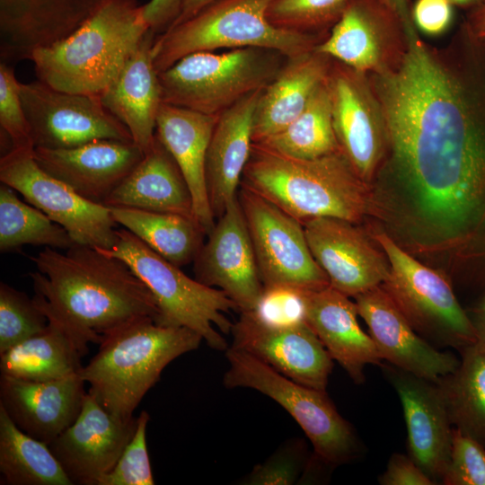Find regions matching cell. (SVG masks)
Wrapping results in <instances>:
<instances>
[{"label": "cell", "instance_id": "1", "mask_svg": "<svg viewBox=\"0 0 485 485\" xmlns=\"http://www.w3.org/2000/svg\"><path fill=\"white\" fill-rule=\"evenodd\" d=\"M403 48L389 68L366 75L387 132L394 182L390 209L415 244L454 246L485 224V62L453 64L400 12Z\"/></svg>", "mask_w": 485, "mask_h": 485}, {"label": "cell", "instance_id": "2", "mask_svg": "<svg viewBox=\"0 0 485 485\" xmlns=\"http://www.w3.org/2000/svg\"><path fill=\"white\" fill-rule=\"evenodd\" d=\"M31 259L34 300L66 327L84 356L88 343L100 345L114 329L159 317L155 298L130 267L96 248L75 243L62 253L46 247Z\"/></svg>", "mask_w": 485, "mask_h": 485}, {"label": "cell", "instance_id": "3", "mask_svg": "<svg viewBox=\"0 0 485 485\" xmlns=\"http://www.w3.org/2000/svg\"><path fill=\"white\" fill-rule=\"evenodd\" d=\"M271 201L302 224L318 217L361 221L372 208L370 185L341 150L295 159L252 144L241 185Z\"/></svg>", "mask_w": 485, "mask_h": 485}, {"label": "cell", "instance_id": "4", "mask_svg": "<svg viewBox=\"0 0 485 485\" xmlns=\"http://www.w3.org/2000/svg\"><path fill=\"white\" fill-rule=\"evenodd\" d=\"M202 337L186 327L164 326L149 317L125 323L103 337L96 355L80 370L96 400L115 417L130 420L165 366L197 349Z\"/></svg>", "mask_w": 485, "mask_h": 485}, {"label": "cell", "instance_id": "5", "mask_svg": "<svg viewBox=\"0 0 485 485\" xmlns=\"http://www.w3.org/2000/svg\"><path fill=\"white\" fill-rule=\"evenodd\" d=\"M149 31L137 0H107L66 39L35 50L38 80L73 93L100 96Z\"/></svg>", "mask_w": 485, "mask_h": 485}, {"label": "cell", "instance_id": "6", "mask_svg": "<svg viewBox=\"0 0 485 485\" xmlns=\"http://www.w3.org/2000/svg\"><path fill=\"white\" fill-rule=\"evenodd\" d=\"M272 0H216L191 18L156 35L154 65L161 73L183 57L219 48L258 47L294 57L311 51L326 37L301 34L272 25Z\"/></svg>", "mask_w": 485, "mask_h": 485}, {"label": "cell", "instance_id": "7", "mask_svg": "<svg viewBox=\"0 0 485 485\" xmlns=\"http://www.w3.org/2000/svg\"><path fill=\"white\" fill-rule=\"evenodd\" d=\"M288 57L258 47L195 52L159 73L163 102L217 117L264 89Z\"/></svg>", "mask_w": 485, "mask_h": 485}, {"label": "cell", "instance_id": "8", "mask_svg": "<svg viewBox=\"0 0 485 485\" xmlns=\"http://www.w3.org/2000/svg\"><path fill=\"white\" fill-rule=\"evenodd\" d=\"M102 253L127 263L153 294L159 308L157 323L186 327L198 333L211 348L225 351L224 337L233 322L225 315L237 305L220 289L206 286L183 273L128 229L117 230V240Z\"/></svg>", "mask_w": 485, "mask_h": 485}, {"label": "cell", "instance_id": "9", "mask_svg": "<svg viewBox=\"0 0 485 485\" xmlns=\"http://www.w3.org/2000/svg\"><path fill=\"white\" fill-rule=\"evenodd\" d=\"M225 353L229 366L224 385L253 389L275 401L301 427L318 459L334 468L361 456L356 431L326 391L298 384L245 351L229 346Z\"/></svg>", "mask_w": 485, "mask_h": 485}, {"label": "cell", "instance_id": "10", "mask_svg": "<svg viewBox=\"0 0 485 485\" xmlns=\"http://www.w3.org/2000/svg\"><path fill=\"white\" fill-rule=\"evenodd\" d=\"M390 277L383 284L414 330L433 346L460 352L477 342L468 313L444 276L410 256L386 233L375 235Z\"/></svg>", "mask_w": 485, "mask_h": 485}, {"label": "cell", "instance_id": "11", "mask_svg": "<svg viewBox=\"0 0 485 485\" xmlns=\"http://www.w3.org/2000/svg\"><path fill=\"white\" fill-rule=\"evenodd\" d=\"M237 197L263 287L312 291L330 286L310 251L301 222L243 186Z\"/></svg>", "mask_w": 485, "mask_h": 485}, {"label": "cell", "instance_id": "12", "mask_svg": "<svg viewBox=\"0 0 485 485\" xmlns=\"http://www.w3.org/2000/svg\"><path fill=\"white\" fill-rule=\"evenodd\" d=\"M0 181L61 225L75 243L100 250L114 245L118 229L110 207L83 198L45 172L34 149H13L1 155Z\"/></svg>", "mask_w": 485, "mask_h": 485}, {"label": "cell", "instance_id": "13", "mask_svg": "<svg viewBox=\"0 0 485 485\" xmlns=\"http://www.w3.org/2000/svg\"><path fill=\"white\" fill-rule=\"evenodd\" d=\"M34 147L65 149L95 140L133 141L100 96L59 91L40 80L20 84Z\"/></svg>", "mask_w": 485, "mask_h": 485}, {"label": "cell", "instance_id": "14", "mask_svg": "<svg viewBox=\"0 0 485 485\" xmlns=\"http://www.w3.org/2000/svg\"><path fill=\"white\" fill-rule=\"evenodd\" d=\"M340 150L368 185L387 150V132L368 77L332 59L326 79Z\"/></svg>", "mask_w": 485, "mask_h": 485}, {"label": "cell", "instance_id": "15", "mask_svg": "<svg viewBox=\"0 0 485 485\" xmlns=\"http://www.w3.org/2000/svg\"><path fill=\"white\" fill-rule=\"evenodd\" d=\"M403 48V30L392 0H349L315 49L366 75L392 66Z\"/></svg>", "mask_w": 485, "mask_h": 485}, {"label": "cell", "instance_id": "16", "mask_svg": "<svg viewBox=\"0 0 485 485\" xmlns=\"http://www.w3.org/2000/svg\"><path fill=\"white\" fill-rule=\"evenodd\" d=\"M207 236L193 261L195 278L222 290L240 313L251 311L264 287L238 197Z\"/></svg>", "mask_w": 485, "mask_h": 485}, {"label": "cell", "instance_id": "17", "mask_svg": "<svg viewBox=\"0 0 485 485\" xmlns=\"http://www.w3.org/2000/svg\"><path fill=\"white\" fill-rule=\"evenodd\" d=\"M137 418L119 419L86 392L75 420L49 445L74 484L97 485L134 435Z\"/></svg>", "mask_w": 485, "mask_h": 485}, {"label": "cell", "instance_id": "18", "mask_svg": "<svg viewBox=\"0 0 485 485\" xmlns=\"http://www.w3.org/2000/svg\"><path fill=\"white\" fill-rule=\"evenodd\" d=\"M354 298L383 361L434 383L455 371L460 359L423 339L383 285Z\"/></svg>", "mask_w": 485, "mask_h": 485}, {"label": "cell", "instance_id": "19", "mask_svg": "<svg viewBox=\"0 0 485 485\" xmlns=\"http://www.w3.org/2000/svg\"><path fill=\"white\" fill-rule=\"evenodd\" d=\"M303 225L310 251L333 288L355 297L388 280L387 258L356 223L318 217Z\"/></svg>", "mask_w": 485, "mask_h": 485}, {"label": "cell", "instance_id": "20", "mask_svg": "<svg viewBox=\"0 0 485 485\" xmlns=\"http://www.w3.org/2000/svg\"><path fill=\"white\" fill-rule=\"evenodd\" d=\"M380 366L402 407L408 455L438 484L448 465L454 430L443 392L436 383L389 363Z\"/></svg>", "mask_w": 485, "mask_h": 485}, {"label": "cell", "instance_id": "21", "mask_svg": "<svg viewBox=\"0 0 485 485\" xmlns=\"http://www.w3.org/2000/svg\"><path fill=\"white\" fill-rule=\"evenodd\" d=\"M231 334L230 347L251 354L298 384L326 391L333 360L306 322L271 328L242 312Z\"/></svg>", "mask_w": 485, "mask_h": 485}, {"label": "cell", "instance_id": "22", "mask_svg": "<svg viewBox=\"0 0 485 485\" xmlns=\"http://www.w3.org/2000/svg\"><path fill=\"white\" fill-rule=\"evenodd\" d=\"M107 0H0V56L7 63L60 41Z\"/></svg>", "mask_w": 485, "mask_h": 485}, {"label": "cell", "instance_id": "23", "mask_svg": "<svg viewBox=\"0 0 485 485\" xmlns=\"http://www.w3.org/2000/svg\"><path fill=\"white\" fill-rule=\"evenodd\" d=\"M144 155L133 141L111 139L65 149L34 148V158L45 172L101 205Z\"/></svg>", "mask_w": 485, "mask_h": 485}, {"label": "cell", "instance_id": "24", "mask_svg": "<svg viewBox=\"0 0 485 485\" xmlns=\"http://www.w3.org/2000/svg\"><path fill=\"white\" fill-rule=\"evenodd\" d=\"M84 384L80 371L45 382L1 374L0 405L22 431L49 445L77 418Z\"/></svg>", "mask_w": 485, "mask_h": 485}, {"label": "cell", "instance_id": "25", "mask_svg": "<svg viewBox=\"0 0 485 485\" xmlns=\"http://www.w3.org/2000/svg\"><path fill=\"white\" fill-rule=\"evenodd\" d=\"M305 322L329 355L357 384L366 380L367 365L381 366L375 343L357 322V308L349 296L331 286L304 291Z\"/></svg>", "mask_w": 485, "mask_h": 485}, {"label": "cell", "instance_id": "26", "mask_svg": "<svg viewBox=\"0 0 485 485\" xmlns=\"http://www.w3.org/2000/svg\"><path fill=\"white\" fill-rule=\"evenodd\" d=\"M262 90L249 94L220 114L213 128L205 174L209 203L216 218L237 198L253 144V119Z\"/></svg>", "mask_w": 485, "mask_h": 485}, {"label": "cell", "instance_id": "27", "mask_svg": "<svg viewBox=\"0 0 485 485\" xmlns=\"http://www.w3.org/2000/svg\"><path fill=\"white\" fill-rule=\"evenodd\" d=\"M156 35L148 31L116 79L100 95L103 106L129 130L146 153L155 137L162 89L153 58Z\"/></svg>", "mask_w": 485, "mask_h": 485}, {"label": "cell", "instance_id": "28", "mask_svg": "<svg viewBox=\"0 0 485 485\" xmlns=\"http://www.w3.org/2000/svg\"><path fill=\"white\" fill-rule=\"evenodd\" d=\"M217 117L164 102L156 117L155 136L172 155L184 176L192 196L194 216L207 235L216 224L205 169L207 147Z\"/></svg>", "mask_w": 485, "mask_h": 485}, {"label": "cell", "instance_id": "29", "mask_svg": "<svg viewBox=\"0 0 485 485\" xmlns=\"http://www.w3.org/2000/svg\"><path fill=\"white\" fill-rule=\"evenodd\" d=\"M331 62V57L315 48L287 57L260 93L253 119V144L281 131L303 112L325 82Z\"/></svg>", "mask_w": 485, "mask_h": 485}, {"label": "cell", "instance_id": "30", "mask_svg": "<svg viewBox=\"0 0 485 485\" xmlns=\"http://www.w3.org/2000/svg\"><path fill=\"white\" fill-rule=\"evenodd\" d=\"M102 205L173 213L195 218L188 183L174 158L156 136L140 163Z\"/></svg>", "mask_w": 485, "mask_h": 485}, {"label": "cell", "instance_id": "31", "mask_svg": "<svg viewBox=\"0 0 485 485\" xmlns=\"http://www.w3.org/2000/svg\"><path fill=\"white\" fill-rule=\"evenodd\" d=\"M48 324L40 332L0 353L1 374L45 382L77 373L84 356L66 327L45 314Z\"/></svg>", "mask_w": 485, "mask_h": 485}, {"label": "cell", "instance_id": "32", "mask_svg": "<svg viewBox=\"0 0 485 485\" xmlns=\"http://www.w3.org/2000/svg\"><path fill=\"white\" fill-rule=\"evenodd\" d=\"M110 209L117 224L178 267L193 262L204 244L207 234L194 217L129 207Z\"/></svg>", "mask_w": 485, "mask_h": 485}, {"label": "cell", "instance_id": "33", "mask_svg": "<svg viewBox=\"0 0 485 485\" xmlns=\"http://www.w3.org/2000/svg\"><path fill=\"white\" fill-rule=\"evenodd\" d=\"M0 474L5 485H73L48 445L22 431L1 405Z\"/></svg>", "mask_w": 485, "mask_h": 485}, {"label": "cell", "instance_id": "34", "mask_svg": "<svg viewBox=\"0 0 485 485\" xmlns=\"http://www.w3.org/2000/svg\"><path fill=\"white\" fill-rule=\"evenodd\" d=\"M461 356L455 371L436 384L453 427L485 446V346L476 342Z\"/></svg>", "mask_w": 485, "mask_h": 485}, {"label": "cell", "instance_id": "35", "mask_svg": "<svg viewBox=\"0 0 485 485\" xmlns=\"http://www.w3.org/2000/svg\"><path fill=\"white\" fill-rule=\"evenodd\" d=\"M254 144L284 156L304 160L340 150L333 128L326 80L295 120L281 131Z\"/></svg>", "mask_w": 485, "mask_h": 485}, {"label": "cell", "instance_id": "36", "mask_svg": "<svg viewBox=\"0 0 485 485\" xmlns=\"http://www.w3.org/2000/svg\"><path fill=\"white\" fill-rule=\"evenodd\" d=\"M75 242L69 234L45 213L21 200L15 190L0 186V251H11L22 245H44L66 250Z\"/></svg>", "mask_w": 485, "mask_h": 485}, {"label": "cell", "instance_id": "37", "mask_svg": "<svg viewBox=\"0 0 485 485\" xmlns=\"http://www.w3.org/2000/svg\"><path fill=\"white\" fill-rule=\"evenodd\" d=\"M349 0H272L267 18L277 28L327 37Z\"/></svg>", "mask_w": 485, "mask_h": 485}, {"label": "cell", "instance_id": "38", "mask_svg": "<svg viewBox=\"0 0 485 485\" xmlns=\"http://www.w3.org/2000/svg\"><path fill=\"white\" fill-rule=\"evenodd\" d=\"M48 318L34 298L0 283V353L40 332Z\"/></svg>", "mask_w": 485, "mask_h": 485}, {"label": "cell", "instance_id": "39", "mask_svg": "<svg viewBox=\"0 0 485 485\" xmlns=\"http://www.w3.org/2000/svg\"><path fill=\"white\" fill-rule=\"evenodd\" d=\"M312 454L305 441L290 438L242 480L247 485H292L301 481Z\"/></svg>", "mask_w": 485, "mask_h": 485}, {"label": "cell", "instance_id": "40", "mask_svg": "<svg viewBox=\"0 0 485 485\" xmlns=\"http://www.w3.org/2000/svg\"><path fill=\"white\" fill-rule=\"evenodd\" d=\"M149 419V414L145 410L137 418V427L133 436L114 467L99 480L97 485H154L155 483L146 446V428Z\"/></svg>", "mask_w": 485, "mask_h": 485}, {"label": "cell", "instance_id": "41", "mask_svg": "<svg viewBox=\"0 0 485 485\" xmlns=\"http://www.w3.org/2000/svg\"><path fill=\"white\" fill-rule=\"evenodd\" d=\"M20 82L10 64L0 63L1 135L13 149H34L20 93Z\"/></svg>", "mask_w": 485, "mask_h": 485}, {"label": "cell", "instance_id": "42", "mask_svg": "<svg viewBox=\"0 0 485 485\" xmlns=\"http://www.w3.org/2000/svg\"><path fill=\"white\" fill-rule=\"evenodd\" d=\"M304 292L287 287H264L255 307L247 313L271 328H287L306 322Z\"/></svg>", "mask_w": 485, "mask_h": 485}, {"label": "cell", "instance_id": "43", "mask_svg": "<svg viewBox=\"0 0 485 485\" xmlns=\"http://www.w3.org/2000/svg\"><path fill=\"white\" fill-rule=\"evenodd\" d=\"M441 483L485 485V446L455 428L448 465Z\"/></svg>", "mask_w": 485, "mask_h": 485}, {"label": "cell", "instance_id": "44", "mask_svg": "<svg viewBox=\"0 0 485 485\" xmlns=\"http://www.w3.org/2000/svg\"><path fill=\"white\" fill-rule=\"evenodd\" d=\"M448 0H418L412 20L419 30L429 35L444 32L452 20V7Z\"/></svg>", "mask_w": 485, "mask_h": 485}, {"label": "cell", "instance_id": "45", "mask_svg": "<svg viewBox=\"0 0 485 485\" xmlns=\"http://www.w3.org/2000/svg\"><path fill=\"white\" fill-rule=\"evenodd\" d=\"M381 485H434L435 482L409 456L399 453L391 455L385 471L379 476Z\"/></svg>", "mask_w": 485, "mask_h": 485}, {"label": "cell", "instance_id": "46", "mask_svg": "<svg viewBox=\"0 0 485 485\" xmlns=\"http://www.w3.org/2000/svg\"><path fill=\"white\" fill-rule=\"evenodd\" d=\"M183 0H150L142 5L143 18L155 35L164 32L180 15Z\"/></svg>", "mask_w": 485, "mask_h": 485}, {"label": "cell", "instance_id": "47", "mask_svg": "<svg viewBox=\"0 0 485 485\" xmlns=\"http://www.w3.org/2000/svg\"><path fill=\"white\" fill-rule=\"evenodd\" d=\"M466 31L472 37L485 40V3L470 15Z\"/></svg>", "mask_w": 485, "mask_h": 485}, {"label": "cell", "instance_id": "48", "mask_svg": "<svg viewBox=\"0 0 485 485\" xmlns=\"http://www.w3.org/2000/svg\"><path fill=\"white\" fill-rule=\"evenodd\" d=\"M473 325L477 343L485 346V295L472 310V314H468Z\"/></svg>", "mask_w": 485, "mask_h": 485}, {"label": "cell", "instance_id": "49", "mask_svg": "<svg viewBox=\"0 0 485 485\" xmlns=\"http://www.w3.org/2000/svg\"><path fill=\"white\" fill-rule=\"evenodd\" d=\"M215 1L216 0H183L180 15L169 28L178 25L184 21L191 18L205 6Z\"/></svg>", "mask_w": 485, "mask_h": 485}, {"label": "cell", "instance_id": "50", "mask_svg": "<svg viewBox=\"0 0 485 485\" xmlns=\"http://www.w3.org/2000/svg\"><path fill=\"white\" fill-rule=\"evenodd\" d=\"M452 4H456L459 6H470L481 0H448Z\"/></svg>", "mask_w": 485, "mask_h": 485}]
</instances>
